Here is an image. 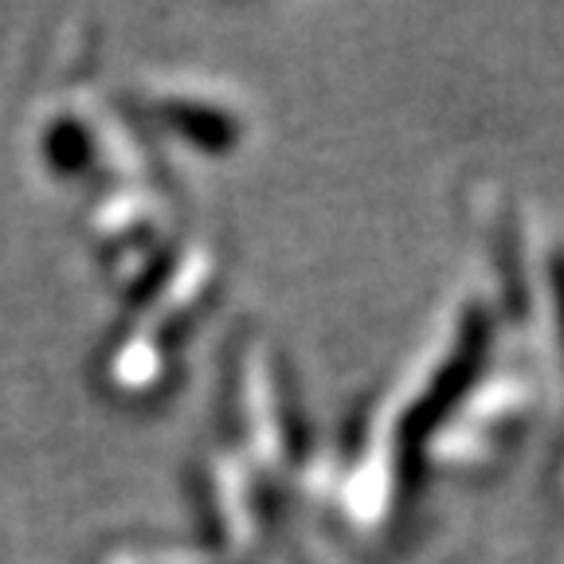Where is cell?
<instances>
[{
	"mask_svg": "<svg viewBox=\"0 0 564 564\" xmlns=\"http://www.w3.org/2000/svg\"><path fill=\"white\" fill-rule=\"evenodd\" d=\"M482 352H486V322L482 317H470L467 329H463V341H458L455 357L447 361V369H443V377L432 384V392L420 400V408H415L412 415H408L404 423V440H400V447H404L408 463H415V455H420L423 440L435 432V423L447 420L451 408L463 400V392H467L470 384H475V372L478 365H482Z\"/></svg>",
	"mask_w": 564,
	"mask_h": 564,
	"instance_id": "obj_1",
	"label": "cell"
},
{
	"mask_svg": "<svg viewBox=\"0 0 564 564\" xmlns=\"http://www.w3.org/2000/svg\"><path fill=\"white\" fill-rule=\"evenodd\" d=\"M47 158L59 173H79L90 158V138L75 122H59L47 133Z\"/></svg>",
	"mask_w": 564,
	"mask_h": 564,
	"instance_id": "obj_3",
	"label": "cell"
},
{
	"mask_svg": "<svg viewBox=\"0 0 564 564\" xmlns=\"http://www.w3.org/2000/svg\"><path fill=\"white\" fill-rule=\"evenodd\" d=\"M173 126L185 138H193L204 150H228L236 141V122L220 110H208V106H169Z\"/></svg>",
	"mask_w": 564,
	"mask_h": 564,
	"instance_id": "obj_2",
	"label": "cell"
},
{
	"mask_svg": "<svg viewBox=\"0 0 564 564\" xmlns=\"http://www.w3.org/2000/svg\"><path fill=\"white\" fill-rule=\"evenodd\" d=\"M553 291H556V314H561V334H564V259L553 263Z\"/></svg>",
	"mask_w": 564,
	"mask_h": 564,
	"instance_id": "obj_4",
	"label": "cell"
}]
</instances>
